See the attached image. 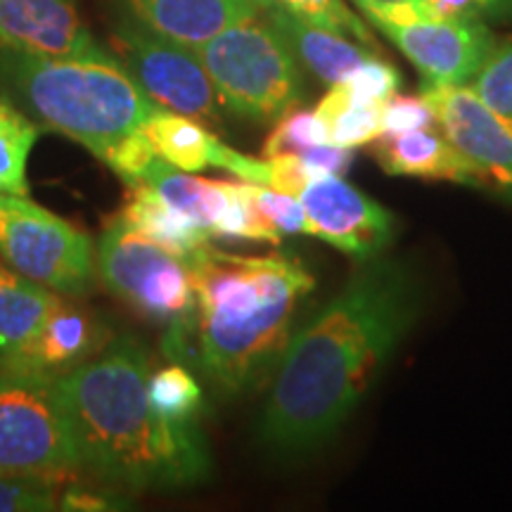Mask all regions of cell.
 Here are the masks:
<instances>
[{
    "instance_id": "obj_1",
    "label": "cell",
    "mask_w": 512,
    "mask_h": 512,
    "mask_svg": "<svg viewBox=\"0 0 512 512\" xmlns=\"http://www.w3.org/2000/svg\"><path fill=\"white\" fill-rule=\"evenodd\" d=\"M420 299L411 266L382 254L363 259L287 342L259 420L261 446L302 458L335 437L418 320Z\"/></svg>"
},
{
    "instance_id": "obj_2",
    "label": "cell",
    "mask_w": 512,
    "mask_h": 512,
    "mask_svg": "<svg viewBox=\"0 0 512 512\" xmlns=\"http://www.w3.org/2000/svg\"><path fill=\"white\" fill-rule=\"evenodd\" d=\"M150 361L133 337H117L60 375L81 470L114 489L145 494L209 479L211 456L197 420H171L147 396Z\"/></svg>"
},
{
    "instance_id": "obj_3",
    "label": "cell",
    "mask_w": 512,
    "mask_h": 512,
    "mask_svg": "<svg viewBox=\"0 0 512 512\" xmlns=\"http://www.w3.org/2000/svg\"><path fill=\"white\" fill-rule=\"evenodd\" d=\"M185 261L195 285L185 358L195 349V363L221 394L247 392L278 366L316 280L290 256H238L209 242Z\"/></svg>"
},
{
    "instance_id": "obj_4",
    "label": "cell",
    "mask_w": 512,
    "mask_h": 512,
    "mask_svg": "<svg viewBox=\"0 0 512 512\" xmlns=\"http://www.w3.org/2000/svg\"><path fill=\"white\" fill-rule=\"evenodd\" d=\"M0 95L100 162L159 107L112 53L43 55L0 46Z\"/></svg>"
},
{
    "instance_id": "obj_5",
    "label": "cell",
    "mask_w": 512,
    "mask_h": 512,
    "mask_svg": "<svg viewBox=\"0 0 512 512\" xmlns=\"http://www.w3.org/2000/svg\"><path fill=\"white\" fill-rule=\"evenodd\" d=\"M197 55L207 69L219 105L254 124H271L302 102L297 57L266 15L233 24Z\"/></svg>"
},
{
    "instance_id": "obj_6",
    "label": "cell",
    "mask_w": 512,
    "mask_h": 512,
    "mask_svg": "<svg viewBox=\"0 0 512 512\" xmlns=\"http://www.w3.org/2000/svg\"><path fill=\"white\" fill-rule=\"evenodd\" d=\"M95 266L114 297L140 316L169 328L166 354L183 361L195 313V285L188 261L114 216L95 245Z\"/></svg>"
},
{
    "instance_id": "obj_7",
    "label": "cell",
    "mask_w": 512,
    "mask_h": 512,
    "mask_svg": "<svg viewBox=\"0 0 512 512\" xmlns=\"http://www.w3.org/2000/svg\"><path fill=\"white\" fill-rule=\"evenodd\" d=\"M81 470L60 373L0 366V475Z\"/></svg>"
},
{
    "instance_id": "obj_8",
    "label": "cell",
    "mask_w": 512,
    "mask_h": 512,
    "mask_svg": "<svg viewBox=\"0 0 512 512\" xmlns=\"http://www.w3.org/2000/svg\"><path fill=\"white\" fill-rule=\"evenodd\" d=\"M0 261L72 299L95 280L91 238L29 195L0 192Z\"/></svg>"
},
{
    "instance_id": "obj_9",
    "label": "cell",
    "mask_w": 512,
    "mask_h": 512,
    "mask_svg": "<svg viewBox=\"0 0 512 512\" xmlns=\"http://www.w3.org/2000/svg\"><path fill=\"white\" fill-rule=\"evenodd\" d=\"M110 53L155 105L192 119L219 117V98L195 48L126 17L112 24Z\"/></svg>"
},
{
    "instance_id": "obj_10",
    "label": "cell",
    "mask_w": 512,
    "mask_h": 512,
    "mask_svg": "<svg viewBox=\"0 0 512 512\" xmlns=\"http://www.w3.org/2000/svg\"><path fill=\"white\" fill-rule=\"evenodd\" d=\"M375 27L418 69L422 91L467 86L496 48L494 34L477 19L418 15L406 22H377Z\"/></svg>"
},
{
    "instance_id": "obj_11",
    "label": "cell",
    "mask_w": 512,
    "mask_h": 512,
    "mask_svg": "<svg viewBox=\"0 0 512 512\" xmlns=\"http://www.w3.org/2000/svg\"><path fill=\"white\" fill-rule=\"evenodd\" d=\"M444 136L486 176V190L512 200V119L491 110L467 86L425 88Z\"/></svg>"
},
{
    "instance_id": "obj_12",
    "label": "cell",
    "mask_w": 512,
    "mask_h": 512,
    "mask_svg": "<svg viewBox=\"0 0 512 512\" xmlns=\"http://www.w3.org/2000/svg\"><path fill=\"white\" fill-rule=\"evenodd\" d=\"M299 202L316 230V238L354 259H373L392 245L396 216L370 200L342 176H320L299 192Z\"/></svg>"
},
{
    "instance_id": "obj_13",
    "label": "cell",
    "mask_w": 512,
    "mask_h": 512,
    "mask_svg": "<svg viewBox=\"0 0 512 512\" xmlns=\"http://www.w3.org/2000/svg\"><path fill=\"white\" fill-rule=\"evenodd\" d=\"M0 46L43 55H107L76 0H0Z\"/></svg>"
},
{
    "instance_id": "obj_14",
    "label": "cell",
    "mask_w": 512,
    "mask_h": 512,
    "mask_svg": "<svg viewBox=\"0 0 512 512\" xmlns=\"http://www.w3.org/2000/svg\"><path fill=\"white\" fill-rule=\"evenodd\" d=\"M273 0H124L128 15L155 34L200 48L242 19L264 15Z\"/></svg>"
},
{
    "instance_id": "obj_15",
    "label": "cell",
    "mask_w": 512,
    "mask_h": 512,
    "mask_svg": "<svg viewBox=\"0 0 512 512\" xmlns=\"http://www.w3.org/2000/svg\"><path fill=\"white\" fill-rule=\"evenodd\" d=\"M373 155L389 176H413L486 188L484 171L432 128L375 138Z\"/></svg>"
},
{
    "instance_id": "obj_16",
    "label": "cell",
    "mask_w": 512,
    "mask_h": 512,
    "mask_svg": "<svg viewBox=\"0 0 512 512\" xmlns=\"http://www.w3.org/2000/svg\"><path fill=\"white\" fill-rule=\"evenodd\" d=\"M69 299L72 297L62 294L17 368H36L62 375L107 347V330L102 328L100 320Z\"/></svg>"
},
{
    "instance_id": "obj_17",
    "label": "cell",
    "mask_w": 512,
    "mask_h": 512,
    "mask_svg": "<svg viewBox=\"0 0 512 512\" xmlns=\"http://www.w3.org/2000/svg\"><path fill=\"white\" fill-rule=\"evenodd\" d=\"M264 15L275 31L283 36L297 62H302L316 79L328 83V86L344 81L356 67H361L375 55L373 48L358 46L344 34L304 22V19L275 3L268 5Z\"/></svg>"
},
{
    "instance_id": "obj_18",
    "label": "cell",
    "mask_w": 512,
    "mask_h": 512,
    "mask_svg": "<svg viewBox=\"0 0 512 512\" xmlns=\"http://www.w3.org/2000/svg\"><path fill=\"white\" fill-rule=\"evenodd\" d=\"M62 294L0 261V366H19Z\"/></svg>"
},
{
    "instance_id": "obj_19",
    "label": "cell",
    "mask_w": 512,
    "mask_h": 512,
    "mask_svg": "<svg viewBox=\"0 0 512 512\" xmlns=\"http://www.w3.org/2000/svg\"><path fill=\"white\" fill-rule=\"evenodd\" d=\"M117 216L133 230L143 233L145 238L183 256V259H188L195 249L211 240L207 230L192 223L188 216H183L171 204H166L150 185L131 188V195Z\"/></svg>"
},
{
    "instance_id": "obj_20",
    "label": "cell",
    "mask_w": 512,
    "mask_h": 512,
    "mask_svg": "<svg viewBox=\"0 0 512 512\" xmlns=\"http://www.w3.org/2000/svg\"><path fill=\"white\" fill-rule=\"evenodd\" d=\"M143 185H150L166 204L188 216L192 223L207 230L209 235L228 202V183L197 178L190 171H181L164 162L162 157H157L155 164L150 166Z\"/></svg>"
},
{
    "instance_id": "obj_21",
    "label": "cell",
    "mask_w": 512,
    "mask_h": 512,
    "mask_svg": "<svg viewBox=\"0 0 512 512\" xmlns=\"http://www.w3.org/2000/svg\"><path fill=\"white\" fill-rule=\"evenodd\" d=\"M143 131L155 147L157 157H162L176 169L190 171V174L211 166L216 143H219V138L197 119L164 110V107H157L147 117Z\"/></svg>"
},
{
    "instance_id": "obj_22",
    "label": "cell",
    "mask_w": 512,
    "mask_h": 512,
    "mask_svg": "<svg viewBox=\"0 0 512 512\" xmlns=\"http://www.w3.org/2000/svg\"><path fill=\"white\" fill-rule=\"evenodd\" d=\"M387 102L351 100L339 86H330V93L318 102L313 112L328 128V143L354 150L358 145L373 143L382 136V114Z\"/></svg>"
},
{
    "instance_id": "obj_23",
    "label": "cell",
    "mask_w": 512,
    "mask_h": 512,
    "mask_svg": "<svg viewBox=\"0 0 512 512\" xmlns=\"http://www.w3.org/2000/svg\"><path fill=\"white\" fill-rule=\"evenodd\" d=\"M41 126L0 95V192L29 195L27 164Z\"/></svg>"
},
{
    "instance_id": "obj_24",
    "label": "cell",
    "mask_w": 512,
    "mask_h": 512,
    "mask_svg": "<svg viewBox=\"0 0 512 512\" xmlns=\"http://www.w3.org/2000/svg\"><path fill=\"white\" fill-rule=\"evenodd\" d=\"M280 230L266 219L254 197V183H228V202L211 228V238L256 240L278 245Z\"/></svg>"
},
{
    "instance_id": "obj_25",
    "label": "cell",
    "mask_w": 512,
    "mask_h": 512,
    "mask_svg": "<svg viewBox=\"0 0 512 512\" xmlns=\"http://www.w3.org/2000/svg\"><path fill=\"white\" fill-rule=\"evenodd\" d=\"M72 472H22L0 475V512L60 510L64 486L74 482Z\"/></svg>"
},
{
    "instance_id": "obj_26",
    "label": "cell",
    "mask_w": 512,
    "mask_h": 512,
    "mask_svg": "<svg viewBox=\"0 0 512 512\" xmlns=\"http://www.w3.org/2000/svg\"><path fill=\"white\" fill-rule=\"evenodd\" d=\"M147 396H150L155 411L171 420H197V413L202 408L200 384L181 363L150 373V377H147Z\"/></svg>"
},
{
    "instance_id": "obj_27",
    "label": "cell",
    "mask_w": 512,
    "mask_h": 512,
    "mask_svg": "<svg viewBox=\"0 0 512 512\" xmlns=\"http://www.w3.org/2000/svg\"><path fill=\"white\" fill-rule=\"evenodd\" d=\"M273 3L285 8L287 12H292V15H297L299 19H304V22L337 31V34L351 36L354 41H361L363 46L375 50L373 34H370L366 24L344 5V0H273Z\"/></svg>"
},
{
    "instance_id": "obj_28",
    "label": "cell",
    "mask_w": 512,
    "mask_h": 512,
    "mask_svg": "<svg viewBox=\"0 0 512 512\" xmlns=\"http://www.w3.org/2000/svg\"><path fill=\"white\" fill-rule=\"evenodd\" d=\"M311 145H330L328 128L316 112L292 110L283 119H278V126L273 128L271 136L266 138L264 157L285 155V152H299Z\"/></svg>"
},
{
    "instance_id": "obj_29",
    "label": "cell",
    "mask_w": 512,
    "mask_h": 512,
    "mask_svg": "<svg viewBox=\"0 0 512 512\" xmlns=\"http://www.w3.org/2000/svg\"><path fill=\"white\" fill-rule=\"evenodd\" d=\"M470 88L491 110L512 119V41L494 48Z\"/></svg>"
},
{
    "instance_id": "obj_30",
    "label": "cell",
    "mask_w": 512,
    "mask_h": 512,
    "mask_svg": "<svg viewBox=\"0 0 512 512\" xmlns=\"http://www.w3.org/2000/svg\"><path fill=\"white\" fill-rule=\"evenodd\" d=\"M401 76L389 62L377 60L373 55L361 67H356L347 79L335 83L349 95L351 100L358 102H387L399 91Z\"/></svg>"
},
{
    "instance_id": "obj_31",
    "label": "cell",
    "mask_w": 512,
    "mask_h": 512,
    "mask_svg": "<svg viewBox=\"0 0 512 512\" xmlns=\"http://www.w3.org/2000/svg\"><path fill=\"white\" fill-rule=\"evenodd\" d=\"M155 159V147H152V143L145 136V131L140 128V131L119 140V143L107 152V157L102 159V162L110 166L128 188H136V185H143L147 171L155 164Z\"/></svg>"
},
{
    "instance_id": "obj_32",
    "label": "cell",
    "mask_w": 512,
    "mask_h": 512,
    "mask_svg": "<svg viewBox=\"0 0 512 512\" xmlns=\"http://www.w3.org/2000/svg\"><path fill=\"white\" fill-rule=\"evenodd\" d=\"M254 197L266 219L283 235H309V238H316V230H313V223L309 214H306L304 204L299 202V197L264 188V185H254Z\"/></svg>"
},
{
    "instance_id": "obj_33",
    "label": "cell",
    "mask_w": 512,
    "mask_h": 512,
    "mask_svg": "<svg viewBox=\"0 0 512 512\" xmlns=\"http://www.w3.org/2000/svg\"><path fill=\"white\" fill-rule=\"evenodd\" d=\"M437 124L434 110L425 95H392L384 105L382 114V136H394V133L418 131V128H432Z\"/></svg>"
},
{
    "instance_id": "obj_34",
    "label": "cell",
    "mask_w": 512,
    "mask_h": 512,
    "mask_svg": "<svg viewBox=\"0 0 512 512\" xmlns=\"http://www.w3.org/2000/svg\"><path fill=\"white\" fill-rule=\"evenodd\" d=\"M512 0H425V8L434 19H477L482 12L510 8Z\"/></svg>"
},
{
    "instance_id": "obj_35",
    "label": "cell",
    "mask_w": 512,
    "mask_h": 512,
    "mask_svg": "<svg viewBox=\"0 0 512 512\" xmlns=\"http://www.w3.org/2000/svg\"><path fill=\"white\" fill-rule=\"evenodd\" d=\"M114 508L110 498L100 496L91 486L69 482L60 496V510H110Z\"/></svg>"
},
{
    "instance_id": "obj_36",
    "label": "cell",
    "mask_w": 512,
    "mask_h": 512,
    "mask_svg": "<svg viewBox=\"0 0 512 512\" xmlns=\"http://www.w3.org/2000/svg\"><path fill=\"white\" fill-rule=\"evenodd\" d=\"M358 8H373V5H403V3H420L425 5V0H354Z\"/></svg>"
}]
</instances>
